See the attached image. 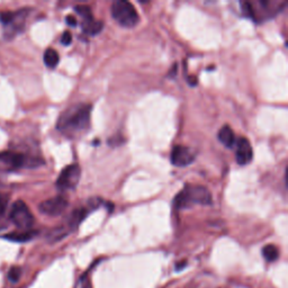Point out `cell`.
<instances>
[{"mask_svg": "<svg viewBox=\"0 0 288 288\" xmlns=\"http://www.w3.org/2000/svg\"><path fill=\"white\" fill-rule=\"evenodd\" d=\"M217 136H218L219 142H221L224 146L231 149V147H234V145H235L236 138L235 135H234L233 129L230 127L229 125L223 126V127L218 131Z\"/></svg>", "mask_w": 288, "mask_h": 288, "instance_id": "cell-11", "label": "cell"}, {"mask_svg": "<svg viewBox=\"0 0 288 288\" xmlns=\"http://www.w3.org/2000/svg\"><path fill=\"white\" fill-rule=\"evenodd\" d=\"M21 269L19 267H12L8 272V278L12 283H17L20 278Z\"/></svg>", "mask_w": 288, "mask_h": 288, "instance_id": "cell-17", "label": "cell"}, {"mask_svg": "<svg viewBox=\"0 0 288 288\" xmlns=\"http://www.w3.org/2000/svg\"><path fill=\"white\" fill-rule=\"evenodd\" d=\"M111 16L121 26L126 28L135 27L139 24V14L131 2L126 0H116L110 8Z\"/></svg>", "mask_w": 288, "mask_h": 288, "instance_id": "cell-4", "label": "cell"}, {"mask_svg": "<svg viewBox=\"0 0 288 288\" xmlns=\"http://www.w3.org/2000/svg\"><path fill=\"white\" fill-rule=\"evenodd\" d=\"M186 265H187V262L186 261H183V262H181V264H177L176 265V270H177V271H179V270H182L183 268L186 267Z\"/></svg>", "mask_w": 288, "mask_h": 288, "instance_id": "cell-22", "label": "cell"}, {"mask_svg": "<svg viewBox=\"0 0 288 288\" xmlns=\"http://www.w3.org/2000/svg\"><path fill=\"white\" fill-rule=\"evenodd\" d=\"M0 160L7 164H10L14 168H20L26 165V167H38L43 163L39 159H27L24 154L10 152V151H3L0 152Z\"/></svg>", "mask_w": 288, "mask_h": 288, "instance_id": "cell-7", "label": "cell"}, {"mask_svg": "<svg viewBox=\"0 0 288 288\" xmlns=\"http://www.w3.org/2000/svg\"><path fill=\"white\" fill-rule=\"evenodd\" d=\"M66 20H67V24L70 25V26H72V27H75V26H77V24H78L77 19H75L73 16H67Z\"/></svg>", "mask_w": 288, "mask_h": 288, "instance_id": "cell-21", "label": "cell"}, {"mask_svg": "<svg viewBox=\"0 0 288 288\" xmlns=\"http://www.w3.org/2000/svg\"><path fill=\"white\" fill-rule=\"evenodd\" d=\"M196 152L192 147L185 145H176L171 151L170 160L176 167H186L192 164L196 159Z\"/></svg>", "mask_w": 288, "mask_h": 288, "instance_id": "cell-8", "label": "cell"}, {"mask_svg": "<svg viewBox=\"0 0 288 288\" xmlns=\"http://www.w3.org/2000/svg\"><path fill=\"white\" fill-rule=\"evenodd\" d=\"M235 159L240 165L249 164L253 159V150L249 142V140L246 138H239L235 142Z\"/></svg>", "mask_w": 288, "mask_h": 288, "instance_id": "cell-10", "label": "cell"}, {"mask_svg": "<svg viewBox=\"0 0 288 288\" xmlns=\"http://www.w3.org/2000/svg\"><path fill=\"white\" fill-rule=\"evenodd\" d=\"M14 17H15V14L12 13V12L0 13V21H1V23L5 24V25L12 24L13 20H14Z\"/></svg>", "mask_w": 288, "mask_h": 288, "instance_id": "cell-18", "label": "cell"}, {"mask_svg": "<svg viewBox=\"0 0 288 288\" xmlns=\"http://www.w3.org/2000/svg\"><path fill=\"white\" fill-rule=\"evenodd\" d=\"M8 200H9L8 196L5 195V194L0 193V216L5 214L7 206H8Z\"/></svg>", "mask_w": 288, "mask_h": 288, "instance_id": "cell-19", "label": "cell"}, {"mask_svg": "<svg viewBox=\"0 0 288 288\" xmlns=\"http://www.w3.org/2000/svg\"><path fill=\"white\" fill-rule=\"evenodd\" d=\"M72 42V36L70 34V32H64V33L62 34V36H61V43H62L63 45H70Z\"/></svg>", "mask_w": 288, "mask_h": 288, "instance_id": "cell-20", "label": "cell"}, {"mask_svg": "<svg viewBox=\"0 0 288 288\" xmlns=\"http://www.w3.org/2000/svg\"><path fill=\"white\" fill-rule=\"evenodd\" d=\"M213 203L212 194L206 187L200 185H186L181 192L176 196L174 205L178 210H186L194 205L208 206Z\"/></svg>", "mask_w": 288, "mask_h": 288, "instance_id": "cell-2", "label": "cell"}, {"mask_svg": "<svg viewBox=\"0 0 288 288\" xmlns=\"http://www.w3.org/2000/svg\"><path fill=\"white\" fill-rule=\"evenodd\" d=\"M43 60H44V63H45L46 67L50 68V69H54V68L59 64L60 56L54 49H48L44 52Z\"/></svg>", "mask_w": 288, "mask_h": 288, "instance_id": "cell-14", "label": "cell"}, {"mask_svg": "<svg viewBox=\"0 0 288 288\" xmlns=\"http://www.w3.org/2000/svg\"><path fill=\"white\" fill-rule=\"evenodd\" d=\"M91 106L88 104H77L64 110L57 121L56 128L68 138H81L90 128Z\"/></svg>", "mask_w": 288, "mask_h": 288, "instance_id": "cell-1", "label": "cell"}, {"mask_svg": "<svg viewBox=\"0 0 288 288\" xmlns=\"http://www.w3.org/2000/svg\"><path fill=\"white\" fill-rule=\"evenodd\" d=\"M68 200L63 196H55L50 199L42 201L38 205V210L41 213L49 216H59L66 211L68 207Z\"/></svg>", "mask_w": 288, "mask_h": 288, "instance_id": "cell-9", "label": "cell"}, {"mask_svg": "<svg viewBox=\"0 0 288 288\" xmlns=\"http://www.w3.org/2000/svg\"><path fill=\"white\" fill-rule=\"evenodd\" d=\"M240 5L244 16L250 17L257 23H261L276 16L286 3L270 1V0H258V1H243L240 2Z\"/></svg>", "mask_w": 288, "mask_h": 288, "instance_id": "cell-3", "label": "cell"}, {"mask_svg": "<svg viewBox=\"0 0 288 288\" xmlns=\"http://www.w3.org/2000/svg\"><path fill=\"white\" fill-rule=\"evenodd\" d=\"M36 235V232L34 231H24V232H14V233H8L5 235V239L9 240V241H14V242H27L33 239V237Z\"/></svg>", "mask_w": 288, "mask_h": 288, "instance_id": "cell-12", "label": "cell"}, {"mask_svg": "<svg viewBox=\"0 0 288 288\" xmlns=\"http://www.w3.org/2000/svg\"><path fill=\"white\" fill-rule=\"evenodd\" d=\"M104 27V23L102 20H90V21H87V23H84L82 24V30H84V32L86 34L88 35H96L102 32Z\"/></svg>", "mask_w": 288, "mask_h": 288, "instance_id": "cell-13", "label": "cell"}, {"mask_svg": "<svg viewBox=\"0 0 288 288\" xmlns=\"http://www.w3.org/2000/svg\"><path fill=\"white\" fill-rule=\"evenodd\" d=\"M262 255H264L266 260L272 262L278 259L279 251L277 249L276 246H273V244H268V246L264 247V249H262Z\"/></svg>", "mask_w": 288, "mask_h": 288, "instance_id": "cell-15", "label": "cell"}, {"mask_svg": "<svg viewBox=\"0 0 288 288\" xmlns=\"http://www.w3.org/2000/svg\"><path fill=\"white\" fill-rule=\"evenodd\" d=\"M74 10L77 12L79 15H80L82 18H84V23H87V21L93 20L95 18L92 16L91 9L89 8L88 6H84V5H79L74 7Z\"/></svg>", "mask_w": 288, "mask_h": 288, "instance_id": "cell-16", "label": "cell"}, {"mask_svg": "<svg viewBox=\"0 0 288 288\" xmlns=\"http://www.w3.org/2000/svg\"><path fill=\"white\" fill-rule=\"evenodd\" d=\"M80 177L81 169L79 164L73 163L67 165L57 177L56 187L60 190H73L80 181Z\"/></svg>", "mask_w": 288, "mask_h": 288, "instance_id": "cell-6", "label": "cell"}, {"mask_svg": "<svg viewBox=\"0 0 288 288\" xmlns=\"http://www.w3.org/2000/svg\"><path fill=\"white\" fill-rule=\"evenodd\" d=\"M10 221L15 224L18 229L23 231H30L34 224V216L30 208L23 200H17L14 203L12 211H10Z\"/></svg>", "mask_w": 288, "mask_h": 288, "instance_id": "cell-5", "label": "cell"}]
</instances>
